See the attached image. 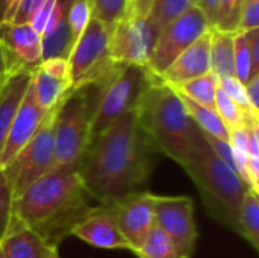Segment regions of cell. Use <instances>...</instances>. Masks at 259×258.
<instances>
[{
	"mask_svg": "<svg viewBox=\"0 0 259 258\" xmlns=\"http://www.w3.org/2000/svg\"><path fill=\"white\" fill-rule=\"evenodd\" d=\"M42 71H46L47 75L68 82L71 85V76H70V64L68 59L65 58H49V59H42L41 64L38 65Z\"/></svg>",
	"mask_w": 259,
	"mask_h": 258,
	"instance_id": "36",
	"label": "cell"
},
{
	"mask_svg": "<svg viewBox=\"0 0 259 258\" xmlns=\"http://www.w3.org/2000/svg\"><path fill=\"white\" fill-rule=\"evenodd\" d=\"M135 113L155 151L179 166L206 144L203 132L188 114L181 96L159 76L147 87Z\"/></svg>",
	"mask_w": 259,
	"mask_h": 258,
	"instance_id": "3",
	"label": "cell"
},
{
	"mask_svg": "<svg viewBox=\"0 0 259 258\" xmlns=\"http://www.w3.org/2000/svg\"><path fill=\"white\" fill-rule=\"evenodd\" d=\"M246 94L255 114L259 116V75H255L246 85Z\"/></svg>",
	"mask_w": 259,
	"mask_h": 258,
	"instance_id": "40",
	"label": "cell"
},
{
	"mask_svg": "<svg viewBox=\"0 0 259 258\" xmlns=\"http://www.w3.org/2000/svg\"><path fill=\"white\" fill-rule=\"evenodd\" d=\"M76 43L67 21L61 23L55 29L42 35V59L49 58H65L68 59L71 49Z\"/></svg>",
	"mask_w": 259,
	"mask_h": 258,
	"instance_id": "25",
	"label": "cell"
},
{
	"mask_svg": "<svg viewBox=\"0 0 259 258\" xmlns=\"http://www.w3.org/2000/svg\"><path fill=\"white\" fill-rule=\"evenodd\" d=\"M209 29L211 26L203 11L197 5L193 6L158 35L147 68L153 75L161 76L184 50Z\"/></svg>",
	"mask_w": 259,
	"mask_h": 258,
	"instance_id": "9",
	"label": "cell"
},
{
	"mask_svg": "<svg viewBox=\"0 0 259 258\" xmlns=\"http://www.w3.org/2000/svg\"><path fill=\"white\" fill-rule=\"evenodd\" d=\"M153 0H131V8H129V14L134 15H140L144 17L147 15L150 6H152Z\"/></svg>",
	"mask_w": 259,
	"mask_h": 258,
	"instance_id": "42",
	"label": "cell"
},
{
	"mask_svg": "<svg viewBox=\"0 0 259 258\" xmlns=\"http://www.w3.org/2000/svg\"><path fill=\"white\" fill-rule=\"evenodd\" d=\"M135 254L138 258H184L175 242L156 225Z\"/></svg>",
	"mask_w": 259,
	"mask_h": 258,
	"instance_id": "27",
	"label": "cell"
},
{
	"mask_svg": "<svg viewBox=\"0 0 259 258\" xmlns=\"http://www.w3.org/2000/svg\"><path fill=\"white\" fill-rule=\"evenodd\" d=\"M114 70L97 81L71 87L58 105L55 116V163L52 172H74L90 143V128L103 87Z\"/></svg>",
	"mask_w": 259,
	"mask_h": 258,
	"instance_id": "4",
	"label": "cell"
},
{
	"mask_svg": "<svg viewBox=\"0 0 259 258\" xmlns=\"http://www.w3.org/2000/svg\"><path fill=\"white\" fill-rule=\"evenodd\" d=\"M234 65H235V78L241 84H247L255 75H259V70L255 67L252 53L249 49V43L244 32L235 33V55H234Z\"/></svg>",
	"mask_w": 259,
	"mask_h": 258,
	"instance_id": "29",
	"label": "cell"
},
{
	"mask_svg": "<svg viewBox=\"0 0 259 258\" xmlns=\"http://www.w3.org/2000/svg\"><path fill=\"white\" fill-rule=\"evenodd\" d=\"M211 71L209 55V30L184 50L170 67L159 76L170 87H178L184 82L196 79Z\"/></svg>",
	"mask_w": 259,
	"mask_h": 258,
	"instance_id": "16",
	"label": "cell"
},
{
	"mask_svg": "<svg viewBox=\"0 0 259 258\" xmlns=\"http://www.w3.org/2000/svg\"><path fill=\"white\" fill-rule=\"evenodd\" d=\"M243 0H220L215 15L214 29L237 33L238 29V17H240V8Z\"/></svg>",
	"mask_w": 259,
	"mask_h": 258,
	"instance_id": "30",
	"label": "cell"
},
{
	"mask_svg": "<svg viewBox=\"0 0 259 258\" xmlns=\"http://www.w3.org/2000/svg\"><path fill=\"white\" fill-rule=\"evenodd\" d=\"M253 29H259V0H243L237 32H249Z\"/></svg>",
	"mask_w": 259,
	"mask_h": 258,
	"instance_id": "35",
	"label": "cell"
},
{
	"mask_svg": "<svg viewBox=\"0 0 259 258\" xmlns=\"http://www.w3.org/2000/svg\"><path fill=\"white\" fill-rule=\"evenodd\" d=\"M33 70L18 68L12 71L0 87V154L3 151L12 120L30 87Z\"/></svg>",
	"mask_w": 259,
	"mask_h": 258,
	"instance_id": "18",
	"label": "cell"
},
{
	"mask_svg": "<svg viewBox=\"0 0 259 258\" xmlns=\"http://www.w3.org/2000/svg\"><path fill=\"white\" fill-rule=\"evenodd\" d=\"M14 219H15L14 196H12L8 181L5 179V176L0 170V242L6 236Z\"/></svg>",
	"mask_w": 259,
	"mask_h": 258,
	"instance_id": "33",
	"label": "cell"
},
{
	"mask_svg": "<svg viewBox=\"0 0 259 258\" xmlns=\"http://www.w3.org/2000/svg\"><path fill=\"white\" fill-rule=\"evenodd\" d=\"M97 205L76 172H50L14 199V214L58 248L71 228Z\"/></svg>",
	"mask_w": 259,
	"mask_h": 258,
	"instance_id": "2",
	"label": "cell"
},
{
	"mask_svg": "<svg viewBox=\"0 0 259 258\" xmlns=\"http://www.w3.org/2000/svg\"><path fill=\"white\" fill-rule=\"evenodd\" d=\"M109 27L91 18L79 35L68 56L71 87L97 81L118 65L109 58Z\"/></svg>",
	"mask_w": 259,
	"mask_h": 258,
	"instance_id": "8",
	"label": "cell"
},
{
	"mask_svg": "<svg viewBox=\"0 0 259 258\" xmlns=\"http://www.w3.org/2000/svg\"><path fill=\"white\" fill-rule=\"evenodd\" d=\"M219 2L220 0H197V6L203 11V14L206 15L209 26L212 27L215 23V15H217V8H219Z\"/></svg>",
	"mask_w": 259,
	"mask_h": 258,
	"instance_id": "41",
	"label": "cell"
},
{
	"mask_svg": "<svg viewBox=\"0 0 259 258\" xmlns=\"http://www.w3.org/2000/svg\"><path fill=\"white\" fill-rule=\"evenodd\" d=\"M155 199L156 195L143 190L124 198L114 205L118 228L134 254L156 225Z\"/></svg>",
	"mask_w": 259,
	"mask_h": 258,
	"instance_id": "12",
	"label": "cell"
},
{
	"mask_svg": "<svg viewBox=\"0 0 259 258\" xmlns=\"http://www.w3.org/2000/svg\"><path fill=\"white\" fill-rule=\"evenodd\" d=\"M176 91V90H175ZM178 93V91H176ZM179 94V93H178ZM188 114L191 116V119L194 120V123L200 128V131L203 134H208V135H212L215 138H220V140H225V141H229V129L226 128V125L222 122V119L219 117V114L215 113V109H211V108H206V106H202L193 100H190L188 97L179 94Z\"/></svg>",
	"mask_w": 259,
	"mask_h": 258,
	"instance_id": "24",
	"label": "cell"
},
{
	"mask_svg": "<svg viewBox=\"0 0 259 258\" xmlns=\"http://www.w3.org/2000/svg\"><path fill=\"white\" fill-rule=\"evenodd\" d=\"M47 0H21L20 8L12 20V23L15 24H24V23H30L33 15L41 9V6L46 3Z\"/></svg>",
	"mask_w": 259,
	"mask_h": 258,
	"instance_id": "37",
	"label": "cell"
},
{
	"mask_svg": "<svg viewBox=\"0 0 259 258\" xmlns=\"http://www.w3.org/2000/svg\"><path fill=\"white\" fill-rule=\"evenodd\" d=\"M32 84V82H30ZM49 111H44L35 100L32 88L29 87L14 120L9 128L3 151L0 154V169L12 161V158L30 141L44 122Z\"/></svg>",
	"mask_w": 259,
	"mask_h": 258,
	"instance_id": "14",
	"label": "cell"
},
{
	"mask_svg": "<svg viewBox=\"0 0 259 258\" xmlns=\"http://www.w3.org/2000/svg\"><path fill=\"white\" fill-rule=\"evenodd\" d=\"M0 40L21 67L35 70L41 64L42 36L32 27L30 23H2Z\"/></svg>",
	"mask_w": 259,
	"mask_h": 258,
	"instance_id": "15",
	"label": "cell"
},
{
	"mask_svg": "<svg viewBox=\"0 0 259 258\" xmlns=\"http://www.w3.org/2000/svg\"><path fill=\"white\" fill-rule=\"evenodd\" d=\"M18 68H24V67H21V65L14 59V56L9 53V50L5 47V44H3L2 40H0V87H2V84L8 79V76H9L12 71L18 70Z\"/></svg>",
	"mask_w": 259,
	"mask_h": 258,
	"instance_id": "38",
	"label": "cell"
},
{
	"mask_svg": "<svg viewBox=\"0 0 259 258\" xmlns=\"http://www.w3.org/2000/svg\"><path fill=\"white\" fill-rule=\"evenodd\" d=\"M194 182L206 213L237 233L238 214L247 187L223 161H220L208 144L202 146L185 164L181 166Z\"/></svg>",
	"mask_w": 259,
	"mask_h": 258,
	"instance_id": "5",
	"label": "cell"
},
{
	"mask_svg": "<svg viewBox=\"0 0 259 258\" xmlns=\"http://www.w3.org/2000/svg\"><path fill=\"white\" fill-rule=\"evenodd\" d=\"M155 152L137 113L131 111L90 140L74 172L96 204L114 207L144 190Z\"/></svg>",
	"mask_w": 259,
	"mask_h": 258,
	"instance_id": "1",
	"label": "cell"
},
{
	"mask_svg": "<svg viewBox=\"0 0 259 258\" xmlns=\"http://www.w3.org/2000/svg\"><path fill=\"white\" fill-rule=\"evenodd\" d=\"M197 5V0H153L146 20L159 35L168 24Z\"/></svg>",
	"mask_w": 259,
	"mask_h": 258,
	"instance_id": "22",
	"label": "cell"
},
{
	"mask_svg": "<svg viewBox=\"0 0 259 258\" xmlns=\"http://www.w3.org/2000/svg\"><path fill=\"white\" fill-rule=\"evenodd\" d=\"M237 234L259 252V196L250 189L246 190L241 202Z\"/></svg>",
	"mask_w": 259,
	"mask_h": 258,
	"instance_id": "21",
	"label": "cell"
},
{
	"mask_svg": "<svg viewBox=\"0 0 259 258\" xmlns=\"http://www.w3.org/2000/svg\"><path fill=\"white\" fill-rule=\"evenodd\" d=\"M21 0H0V24L12 23Z\"/></svg>",
	"mask_w": 259,
	"mask_h": 258,
	"instance_id": "39",
	"label": "cell"
},
{
	"mask_svg": "<svg viewBox=\"0 0 259 258\" xmlns=\"http://www.w3.org/2000/svg\"><path fill=\"white\" fill-rule=\"evenodd\" d=\"M50 109L30 141L2 170L14 199L21 196L35 181L50 173L55 163V116Z\"/></svg>",
	"mask_w": 259,
	"mask_h": 258,
	"instance_id": "7",
	"label": "cell"
},
{
	"mask_svg": "<svg viewBox=\"0 0 259 258\" xmlns=\"http://www.w3.org/2000/svg\"><path fill=\"white\" fill-rule=\"evenodd\" d=\"M215 113L222 119V122L226 125V128L231 131L249 128L253 125H259V122L250 119L219 85L217 94H215Z\"/></svg>",
	"mask_w": 259,
	"mask_h": 258,
	"instance_id": "26",
	"label": "cell"
},
{
	"mask_svg": "<svg viewBox=\"0 0 259 258\" xmlns=\"http://www.w3.org/2000/svg\"><path fill=\"white\" fill-rule=\"evenodd\" d=\"M50 258H59V254H58V251H56V252H53V254H52V257Z\"/></svg>",
	"mask_w": 259,
	"mask_h": 258,
	"instance_id": "43",
	"label": "cell"
},
{
	"mask_svg": "<svg viewBox=\"0 0 259 258\" xmlns=\"http://www.w3.org/2000/svg\"><path fill=\"white\" fill-rule=\"evenodd\" d=\"M156 78L143 65H118L106 81L93 116L90 140L108 129L118 117L135 111L144 91Z\"/></svg>",
	"mask_w": 259,
	"mask_h": 258,
	"instance_id": "6",
	"label": "cell"
},
{
	"mask_svg": "<svg viewBox=\"0 0 259 258\" xmlns=\"http://www.w3.org/2000/svg\"><path fill=\"white\" fill-rule=\"evenodd\" d=\"M155 222L175 242L182 257H193L199 233L194 220V201L190 196L156 195Z\"/></svg>",
	"mask_w": 259,
	"mask_h": 258,
	"instance_id": "11",
	"label": "cell"
},
{
	"mask_svg": "<svg viewBox=\"0 0 259 258\" xmlns=\"http://www.w3.org/2000/svg\"><path fill=\"white\" fill-rule=\"evenodd\" d=\"M158 33L144 17L127 14L109 32V58L121 65L147 67Z\"/></svg>",
	"mask_w": 259,
	"mask_h": 258,
	"instance_id": "10",
	"label": "cell"
},
{
	"mask_svg": "<svg viewBox=\"0 0 259 258\" xmlns=\"http://www.w3.org/2000/svg\"><path fill=\"white\" fill-rule=\"evenodd\" d=\"M247 173L250 181V190L259 195V125H255L249 129Z\"/></svg>",
	"mask_w": 259,
	"mask_h": 258,
	"instance_id": "34",
	"label": "cell"
},
{
	"mask_svg": "<svg viewBox=\"0 0 259 258\" xmlns=\"http://www.w3.org/2000/svg\"><path fill=\"white\" fill-rule=\"evenodd\" d=\"M30 88H32L36 103L44 111H50L61 103V100L65 97V94L68 93L71 85L68 82L59 81V79L47 75L39 67H36L33 70Z\"/></svg>",
	"mask_w": 259,
	"mask_h": 258,
	"instance_id": "20",
	"label": "cell"
},
{
	"mask_svg": "<svg viewBox=\"0 0 259 258\" xmlns=\"http://www.w3.org/2000/svg\"><path fill=\"white\" fill-rule=\"evenodd\" d=\"M0 258H5V255H3V252H2V249H0Z\"/></svg>",
	"mask_w": 259,
	"mask_h": 258,
	"instance_id": "44",
	"label": "cell"
},
{
	"mask_svg": "<svg viewBox=\"0 0 259 258\" xmlns=\"http://www.w3.org/2000/svg\"><path fill=\"white\" fill-rule=\"evenodd\" d=\"M93 18L112 27L129 14L131 0H88Z\"/></svg>",
	"mask_w": 259,
	"mask_h": 258,
	"instance_id": "28",
	"label": "cell"
},
{
	"mask_svg": "<svg viewBox=\"0 0 259 258\" xmlns=\"http://www.w3.org/2000/svg\"><path fill=\"white\" fill-rule=\"evenodd\" d=\"M91 18L93 15H91V8H90L88 0H73L67 12V24L76 40L85 30Z\"/></svg>",
	"mask_w": 259,
	"mask_h": 258,
	"instance_id": "31",
	"label": "cell"
},
{
	"mask_svg": "<svg viewBox=\"0 0 259 258\" xmlns=\"http://www.w3.org/2000/svg\"><path fill=\"white\" fill-rule=\"evenodd\" d=\"M70 236H74L94 248L131 251L129 243L118 228L114 207H105L99 204L71 228Z\"/></svg>",
	"mask_w": 259,
	"mask_h": 258,
	"instance_id": "13",
	"label": "cell"
},
{
	"mask_svg": "<svg viewBox=\"0 0 259 258\" xmlns=\"http://www.w3.org/2000/svg\"><path fill=\"white\" fill-rule=\"evenodd\" d=\"M219 85L220 88L253 120L259 122V116L253 113L252 106H250V102L247 99V94H246V87L244 84H241L237 78H223V79H219Z\"/></svg>",
	"mask_w": 259,
	"mask_h": 258,
	"instance_id": "32",
	"label": "cell"
},
{
	"mask_svg": "<svg viewBox=\"0 0 259 258\" xmlns=\"http://www.w3.org/2000/svg\"><path fill=\"white\" fill-rule=\"evenodd\" d=\"M209 55L211 71L219 78H235V33L209 29Z\"/></svg>",
	"mask_w": 259,
	"mask_h": 258,
	"instance_id": "19",
	"label": "cell"
},
{
	"mask_svg": "<svg viewBox=\"0 0 259 258\" xmlns=\"http://www.w3.org/2000/svg\"><path fill=\"white\" fill-rule=\"evenodd\" d=\"M219 82H220L219 78L212 71H209L203 76H199L196 79H191L173 88L179 94L188 97L190 100L202 106L215 109V94L219 90Z\"/></svg>",
	"mask_w": 259,
	"mask_h": 258,
	"instance_id": "23",
	"label": "cell"
},
{
	"mask_svg": "<svg viewBox=\"0 0 259 258\" xmlns=\"http://www.w3.org/2000/svg\"><path fill=\"white\" fill-rule=\"evenodd\" d=\"M5 258H50L58 251L56 246L44 240L38 233L14 219L6 236L0 242Z\"/></svg>",
	"mask_w": 259,
	"mask_h": 258,
	"instance_id": "17",
	"label": "cell"
}]
</instances>
